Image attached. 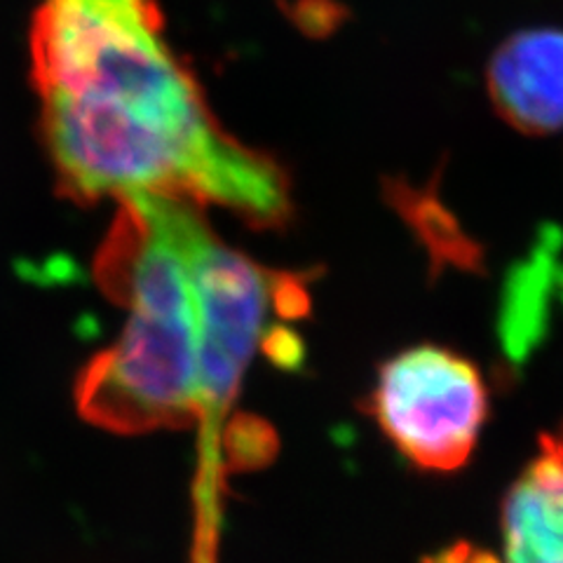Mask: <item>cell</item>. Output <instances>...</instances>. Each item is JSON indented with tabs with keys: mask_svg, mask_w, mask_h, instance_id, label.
Listing matches in <instances>:
<instances>
[{
	"mask_svg": "<svg viewBox=\"0 0 563 563\" xmlns=\"http://www.w3.org/2000/svg\"><path fill=\"white\" fill-rule=\"evenodd\" d=\"M179 252L198 312L200 420H207V479L217 477V432L244 368L266 339L285 343L294 333L273 327L308 308L301 277L275 273L223 244L200 214V205L148 196Z\"/></svg>",
	"mask_w": 563,
	"mask_h": 563,
	"instance_id": "obj_3",
	"label": "cell"
},
{
	"mask_svg": "<svg viewBox=\"0 0 563 563\" xmlns=\"http://www.w3.org/2000/svg\"><path fill=\"white\" fill-rule=\"evenodd\" d=\"M372 413L416 467L455 472L477 446L488 390L470 360L437 345H418L378 368Z\"/></svg>",
	"mask_w": 563,
	"mask_h": 563,
	"instance_id": "obj_4",
	"label": "cell"
},
{
	"mask_svg": "<svg viewBox=\"0 0 563 563\" xmlns=\"http://www.w3.org/2000/svg\"><path fill=\"white\" fill-rule=\"evenodd\" d=\"M130 310L118 343L82 368L76 404L97 428L139 434L200 422L198 312L184 261L148 196L122 200L95 261Z\"/></svg>",
	"mask_w": 563,
	"mask_h": 563,
	"instance_id": "obj_2",
	"label": "cell"
},
{
	"mask_svg": "<svg viewBox=\"0 0 563 563\" xmlns=\"http://www.w3.org/2000/svg\"><path fill=\"white\" fill-rule=\"evenodd\" d=\"M507 563H563V434H544L540 453L503 505Z\"/></svg>",
	"mask_w": 563,
	"mask_h": 563,
	"instance_id": "obj_6",
	"label": "cell"
},
{
	"mask_svg": "<svg viewBox=\"0 0 563 563\" xmlns=\"http://www.w3.org/2000/svg\"><path fill=\"white\" fill-rule=\"evenodd\" d=\"M488 95L523 134L563 130V31H523L503 43L488 66Z\"/></svg>",
	"mask_w": 563,
	"mask_h": 563,
	"instance_id": "obj_5",
	"label": "cell"
},
{
	"mask_svg": "<svg viewBox=\"0 0 563 563\" xmlns=\"http://www.w3.org/2000/svg\"><path fill=\"white\" fill-rule=\"evenodd\" d=\"M31 62L45 144L74 200L165 196L263 228L289 219L287 174L221 130L153 0H45Z\"/></svg>",
	"mask_w": 563,
	"mask_h": 563,
	"instance_id": "obj_1",
	"label": "cell"
}]
</instances>
